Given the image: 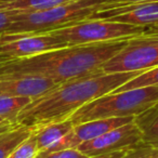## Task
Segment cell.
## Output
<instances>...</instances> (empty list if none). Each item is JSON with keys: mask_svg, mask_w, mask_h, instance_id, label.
I'll return each mask as SVG.
<instances>
[{"mask_svg": "<svg viewBox=\"0 0 158 158\" xmlns=\"http://www.w3.org/2000/svg\"><path fill=\"white\" fill-rule=\"evenodd\" d=\"M141 142L142 132L133 120L132 123L107 131L93 140L82 143L77 149L87 157H95L104 154L130 149Z\"/></svg>", "mask_w": 158, "mask_h": 158, "instance_id": "obj_8", "label": "cell"}, {"mask_svg": "<svg viewBox=\"0 0 158 158\" xmlns=\"http://www.w3.org/2000/svg\"><path fill=\"white\" fill-rule=\"evenodd\" d=\"M66 47L65 42L49 33L0 35V57L7 61L26 59Z\"/></svg>", "mask_w": 158, "mask_h": 158, "instance_id": "obj_7", "label": "cell"}, {"mask_svg": "<svg viewBox=\"0 0 158 158\" xmlns=\"http://www.w3.org/2000/svg\"><path fill=\"white\" fill-rule=\"evenodd\" d=\"M106 0H77L75 2L37 12H22L3 34L40 35L92 20L97 13L110 9Z\"/></svg>", "mask_w": 158, "mask_h": 158, "instance_id": "obj_3", "label": "cell"}, {"mask_svg": "<svg viewBox=\"0 0 158 158\" xmlns=\"http://www.w3.org/2000/svg\"><path fill=\"white\" fill-rule=\"evenodd\" d=\"M158 103V86L107 93L87 103L74 113V126L114 117H135Z\"/></svg>", "mask_w": 158, "mask_h": 158, "instance_id": "obj_4", "label": "cell"}, {"mask_svg": "<svg viewBox=\"0 0 158 158\" xmlns=\"http://www.w3.org/2000/svg\"><path fill=\"white\" fill-rule=\"evenodd\" d=\"M33 100L29 97H0V118L18 126L19 115Z\"/></svg>", "mask_w": 158, "mask_h": 158, "instance_id": "obj_15", "label": "cell"}, {"mask_svg": "<svg viewBox=\"0 0 158 158\" xmlns=\"http://www.w3.org/2000/svg\"><path fill=\"white\" fill-rule=\"evenodd\" d=\"M134 123L142 132V142L158 147V107L141 113L134 117Z\"/></svg>", "mask_w": 158, "mask_h": 158, "instance_id": "obj_14", "label": "cell"}, {"mask_svg": "<svg viewBox=\"0 0 158 158\" xmlns=\"http://www.w3.org/2000/svg\"><path fill=\"white\" fill-rule=\"evenodd\" d=\"M38 154L39 149L37 147L36 136L33 131L31 136L19 144L8 156V158H36Z\"/></svg>", "mask_w": 158, "mask_h": 158, "instance_id": "obj_18", "label": "cell"}, {"mask_svg": "<svg viewBox=\"0 0 158 158\" xmlns=\"http://www.w3.org/2000/svg\"><path fill=\"white\" fill-rule=\"evenodd\" d=\"M60 82L47 77L29 75H0V97H29L36 99L56 88Z\"/></svg>", "mask_w": 158, "mask_h": 158, "instance_id": "obj_10", "label": "cell"}, {"mask_svg": "<svg viewBox=\"0 0 158 158\" xmlns=\"http://www.w3.org/2000/svg\"><path fill=\"white\" fill-rule=\"evenodd\" d=\"M3 121H6V120H3L2 118H0V123H3Z\"/></svg>", "mask_w": 158, "mask_h": 158, "instance_id": "obj_27", "label": "cell"}, {"mask_svg": "<svg viewBox=\"0 0 158 158\" xmlns=\"http://www.w3.org/2000/svg\"><path fill=\"white\" fill-rule=\"evenodd\" d=\"M100 20H110L136 26L151 27L158 24V1L153 2L123 5L110 10H104L92 18Z\"/></svg>", "mask_w": 158, "mask_h": 158, "instance_id": "obj_11", "label": "cell"}, {"mask_svg": "<svg viewBox=\"0 0 158 158\" xmlns=\"http://www.w3.org/2000/svg\"><path fill=\"white\" fill-rule=\"evenodd\" d=\"M158 86V66L153 67L142 72L140 75L134 77L133 79L127 81L126 84L121 85L117 89H115L112 93H119L123 91L133 90V89L145 88V87H155Z\"/></svg>", "mask_w": 158, "mask_h": 158, "instance_id": "obj_17", "label": "cell"}, {"mask_svg": "<svg viewBox=\"0 0 158 158\" xmlns=\"http://www.w3.org/2000/svg\"><path fill=\"white\" fill-rule=\"evenodd\" d=\"M129 149H125V151H119V152H114V153L110 154H104V155L95 156V157H89V158H121L125 155Z\"/></svg>", "mask_w": 158, "mask_h": 158, "instance_id": "obj_23", "label": "cell"}, {"mask_svg": "<svg viewBox=\"0 0 158 158\" xmlns=\"http://www.w3.org/2000/svg\"><path fill=\"white\" fill-rule=\"evenodd\" d=\"M49 34L55 36L67 47L98 44L113 40L133 38L145 34H153L149 27L125 24L110 20H88L65 28L56 29Z\"/></svg>", "mask_w": 158, "mask_h": 158, "instance_id": "obj_5", "label": "cell"}, {"mask_svg": "<svg viewBox=\"0 0 158 158\" xmlns=\"http://www.w3.org/2000/svg\"><path fill=\"white\" fill-rule=\"evenodd\" d=\"M158 156V147L141 142L131 147L121 158H155Z\"/></svg>", "mask_w": 158, "mask_h": 158, "instance_id": "obj_19", "label": "cell"}, {"mask_svg": "<svg viewBox=\"0 0 158 158\" xmlns=\"http://www.w3.org/2000/svg\"><path fill=\"white\" fill-rule=\"evenodd\" d=\"M142 72L93 74L62 82L31 101L18 117V126L34 130L67 120L87 103L110 93Z\"/></svg>", "mask_w": 158, "mask_h": 158, "instance_id": "obj_1", "label": "cell"}, {"mask_svg": "<svg viewBox=\"0 0 158 158\" xmlns=\"http://www.w3.org/2000/svg\"><path fill=\"white\" fill-rule=\"evenodd\" d=\"M36 158H89L78 151L77 148L63 149V151L52 152L49 154H38Z\"/></svg>", "mask_w": 158, "mask_h": 158, "instance_id": "obj_20", "label": "cell"}, {"mask_svg": "<svg viewBox=\"0 0 158 158\" xmlns=\"http://www.w3.org/2000/svg\"><path fill=\"white\" fill-rule=\"evenodd\" d=\"M158 66V33L129 39L126 47L100 67L101 74L145 72Z\"/></svg>", "mask_w": 158, "mask_h": 158, "instance_id": "obj_6", "label": "cell"}, {"mask_svg": "<svg viewBox=\"0 0 158 158\" xmlns=\"http://www.w3.org/2000/svg\"><path fill=\"white\" fill-rule=\"evenodd\" d=\"M155 158H158V156H156V157H155Z\"/></svg>", "mask_w": 158, "mask_h": 158, "instance_id": "obj_28", "label": "cell"}, {"mask_svg": "<svg viewBox=\"0 0 158 158\" xmlns=\"http://www.w3.org/2000/svg\"><path fill=\"white\" fill-rule=\"evenodd\" d=\"M73 128H74V123H72L70 119H67L61 123H50L40 129L34 130L39 153L47 151L51 146H53L62 138L69 133Z\"/></svg>", "mask_w": 158, "mask_h": 158, "instance_id": "obj_12", "label": "cell"}, {"mask_svg": "<svg viewBox=\"0 0 158 158\" xmlns=\"http://www.w3.org/2000/svg\"><path fill=\"white\" fill-rule=\"evenodd\" d=\"M149 28H151V31H153V33H158V24L153 25V26H151Z\"/></svg>", "mask_w": 158, "mask_h": 158, "instance_id": "obj_25", "label": "cell"}, {"mask_svg": "<svg viewBox=\"0 0 158 158\" xmlns=\"http://www.w3.org/2000/svg\"><path fill=\"white\" fill-rule=\"evenodd\" d=\"M106 1L110 5H114L116 7H119V6H123V5H135V3L153 2V1H158V0H106Z\"/></svg>", "mask_w": 158, "mask_h": 158, "instance_id": "obj_22", "label": "cell"}, {"mask_svg": "<svg viewBox=\"0 0 158 158\" xmlns=\"http://www.w3.org/2000/svg\"><path fill=\"white\" fill-rule=\"evenodd\" d=\"M5 62H8V61H7V60L1 59V57H0V65H1V64H2V63H5Z\"/></svg>", "mask_w": 158, "mask_h": 158, "instance_id": "obj_26", "label": "cell"}, {"mask_svg": "<svg viewBox=\"0 0 158 158\" xmlns=\"http://www.w3.org/2000/svg\"><path fill=\"white\" fill-rule=\"evenodd\" d=\"M129 39L131 38L66 47L26 59L8 61L0 65V75L47 77L62 84L101 74L100 67L123 50Z\"/></svg>", "mask_w": 158, "mask_h": 158, "instance_id": "obj_2", "label": "cell"}, {"mask_svg": "<svg viewBox=\"0 0 158 158\" xmlns=\"http://www.w3.org/2000/svg\"><path fill=\"white\" fill-rule=\"evenodd\" d=\"M31 133L33 130L22 126H16L13 129L0 133V158H8L11 152L29 138Z\"/></svg>", "mask_w": 158, "mask_h": 158, "instance_id": "obj_16", "label": "cell"}, {"mask_svg": "<svg viewBox=\"0 0 158 158\" xmlns=\"http://www.w3.org/2000/svg\"><path fill=\"white\" fill-rule=\"evenodd\" d=\"M134 120V117H114V118L97 119L88 123H79L74 126L73 130L64 138H62L53 146L48 148L47 151L41 152L39 154H49L52 152L63 151V149L77 148L80 144L91 141L102 134L106 133L113 129H116L123 125H127Z\"/></svg>", "mask_w": 158, "mask_h": 158, "instance_id": "obj_9", "label": "cell"}, {"mask_svg": "<svg viewBox=\"0 0 158 158\" xmlns=\"http://www.w3.org/2000/svg\"><path fill=\"white\" fill-rule=\"evenodd\" d=\"M21 11H6L0 10V35H2L9 26L16 20Z\"/></svg>", "mask_w": 158, "mask_h": 158, "instance_id": "obj_21", "label": "cell"}, {"mask_svg": "<svg viewBox=\"0 0 158 158\" xmlns=\"http://www.w3.org/2000/svg\"><path fill=\"white\" fill-rule=\"evenodd\" d=\"M77 0H0V10L37 12L75 2Z\"/></svg>", "mask_w": 158, "mask_h": 158, "instance_id": "obj_13", "label": "cell"}, {"mask_svg": "<svg viewBox=\"0 0 158 158\" xmlns=\"http://www.w3.org/2000/svg\"><path fill=\"white\" fill-rule=\"evenodd\" d=\"M14 127H16V125H13V123H9V121H3V123H0V133L13 129Z\"/></svg>", "mask_w": 158, "mask_h": 158, "instance_id": "obj_24", "label": "cell"}]
</instances>
